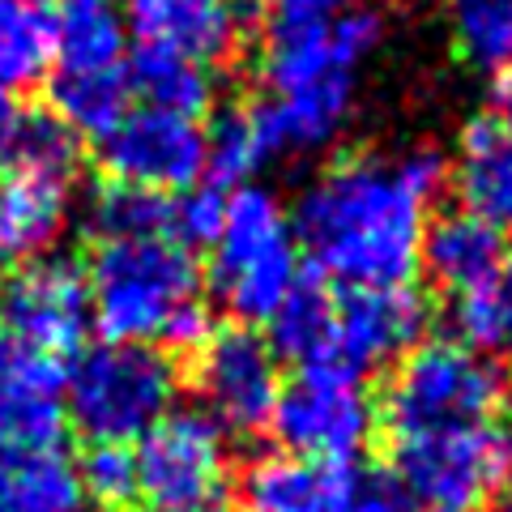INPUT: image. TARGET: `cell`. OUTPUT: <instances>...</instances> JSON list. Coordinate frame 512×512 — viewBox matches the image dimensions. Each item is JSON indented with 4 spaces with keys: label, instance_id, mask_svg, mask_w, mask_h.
Returning a JSON list of instances; mask_svg holds the SVG:
<instances>
[{
    "label": "cell",
    "instance_id": "18",
    "mask_svg": "<svg viewBox=\"0 0 512 512\" xmlns=\"http://www.w3.org/2000/svg\"><path fill=\"white\" fill-rule=\"evenodd\" d=\"M419 261L427 265V274L440 286L466 295L474 286H483L487 278H495V269L508 261V252H504L500 231L483 227V222L470 214H448L423 231Z\"/></svg>",
    "mask_w": 512,
    "mask_h": 512
},
{
    "label": "cell",
    "instance_id": "9",
    "mask_svg": "<svg viewBox=\"0 0 512 512\" xmlns=\"http://www.w3.org/2000/svg\"><path fill=\"white\" fill-rule=\"evenodd\" d=\"M103 171L111 184L146 192H188L205 180V133L197 120L137 107L103 137Z\"/></svg>",
    "mask_w": 512,
    "mask_h": 512
},
{
    "label": "cell",
    "instance_id": "28",
    "mask_svg": "<svg viewBox=\"0 0 512 512\" xmlns=\"http://www.w3.org/2000/svg\"><path fill=\"white\" fill-rule=\"evenodd\" d=\"M453 39L474 69H504L512 56V0H448Z\"/></svg>",
    "mask_w": 512,
    "mask_h": 512
},
{
    "label": "cell",
    "instance_id": "37",
    "mask_svg": "<svg viewBox=\"0 0 512 512\" xmlns=\"http://www.w3.org/2000/svg\"><path fill=\"white\" fill-rule=\"evenodd\" d=\"M150 512H167V508H150Z\"/></svg>",
    "mask_w": 512,
    "mask_h": 512
},
{
    "label": "cell",
    "instance_id": "5",
    "mask_svg": "<svg viewBox=\"0 0 512 512\" xmlns=\"http://www.w3.org/2000/svg\"><path fill=\"white\" fill-rule=\"evenodd\" d=\"M299 282V244L274 192L239 184L214 239L210 286L244 325H269L278 303Z\"/></svg>",
    "mask_w": 512,
    "mask_h": 512
},
{
    "label": "cell",
    "instance_id": "2",
    "mask_svg": "<svg viewBox=\"0 0 512 512\" xmlns=\"http://www.w3.org/2000/svg\"><path fill=\"white\" fill-rule=\"evenodd\" d=\"M90 325L103 342L150 346L167 320L201 299V269L184 244L158 239H107L90 261Z\"/></svg>",
    "mask_w": 512,
    "mask_h": 512
},
{
    "label": "cell",
    "instance_id": "32",
    "mask_svg": "<svg viewBox=\"0 0 512 512\" xmlns=\"http://www.w3.org/2000/svg\"><path fill=\"white\" fill-rule=\"evenodd\" d=\"M227 218V201L218 197V188H188L180 201L171 205V239L192 248H214V239Z\"/></svg>",
    "mask_w": 512,
    "mask_h": 512
},
{
    "label": "cell",
    "instance_id": "1",
    "mask_svg": "<svg viewBox=\"0 0 512 512\" xmlns=\"http://www.w3.org/2000/svg\"><path fill=\"white\" fill-rule=\"evenodd\" d=\"M444 175L436 150H414L402 163L346 158L299 197L295 244L350 291L402 286L419 269L427 201L444 188Z\"/></svg>",
    "mask_w": 512,
    "mask_h": 512
},
{
    "label": "cell",
    "instance_id": "12",
    "mask_svg": "<svg viewBox=\"0 0 512 512\" xmlns=\"http://www.w3.org/2000/svg\"><path fill=\"white\" fill-rule=\"evenodd\" d=\"M431 320V303L402 286H367L350 291L338 303V342H333V363L363 376L367 367H384L393 359H406L423 342Z\"/></svg>",
    "mask_w": 512,
    "mask_h": 512
},
{
    "label": "cell",
    "instance_id": "25",
    "mask_svg": "<svg viewBox=\"0 0 512 512\" xmlns=\"http://www.w3.org/2000/svg\"><path fill=\"white\" fill-rule=\"evenodd\" d=\"M52 111L77 137H107L128 111V77L124 69L103 73H56L52 77Z\"/></svg>",
    "mask_w": 512,
    "mask_h": 512
},
{
    "label": "cell",
    "instance_id": "15",
    "mask_svg": "<svg viewBox=\"0 0 512 512\" xmlns=\"http://www.w3.org/2000/svg\"><path fill=\"white\" fill-rule=\"evenodd\" d=\"M124 22L146 43L175 47L192 60H222L244 35V13L231 0H124Z\"/></svg>",
    "mask_w": 512,
    "mask_h": 512
},
{
    "label": "cell",
    "instance_id": "34",
    "mask_svg": "<svg viewBox=\"0 0 512 512\" xmlns=\"http://www.w3.org/2000/svg\"><path fill=\"white\" fill-rule=\"evenodd\" d=\"M346 0H274V26H329Z\"/></svg>",
    "mask_w": 512,
    "mask_h": 512
},
{
    "label": "cell",
    "instance_id": "35",
    "mask_svg": "<svg viewBox=\"0 0 512 512\" xmlns=\"http://www.w3.org/2000/svg\"><path fill=\"white\" fill-rule=\"evenodd\" d=\"M495 116H508L512 120V56L504 64V77L495 82Z\"/></svg>",
    "mask_w": 512,
    "mask_h": 512
},
{
    "label": "cell",
    "instance_id": "19",
    "mask_svg": "<svg viewBox=\"0 0 512 512\" xmlns=\"http://www.w3.org/2000/svg\"><path fill=\"white\" fill-rule=\"evenodd\" d=\"M77 158H82V137L52 107L26 99L0 103V163L5 167L69 180Z\"/></svg>",
    "mask_w": 512,
    "mask_h": 512
},
{
    "label": "cell",
    "instance_id": "21",
    "mask_svg": "<svg viewBox=\"0 0 512 512\" xmlns=\"http://www.w3.org/2000/svg\"><path fill=\"white\" fill-rule=\"evenodd\" d=\"M124 77H128V94H141V107H154V111H171V116H184V120H197L210 111L214 103V77L201 60H192L175 47L163 43H141L133 56L124 64Z\"/></svg>",
    "mask_w": 512,
    "mask_h": 512
},
{
    "label": "cell",
    "instance_id": "24",
    "mask_svg": "<svg viewBox=\"0 0 512 512\" xmlns=\"http://www.w3.org/2000/svg\"><path fill=\"white\" fill-rule=\"evenodd\" d=\"M52 69V13L35 0H0V103H18Z\"/></svg>",
    "mask_w": 512,
    "mask_h": 512
},
{
    "label": "cell",
    "instance_id": "6",
    "mask_svg": "<svg viewBox=\"0 0 512 512\" xmlns=\"http://www.w3.org/2000/svg\"><path fill=\"white\" fill-rule=\"evenodd\" d=\"M274 440L286 457L316 461V466H350L376 431V406L363 380L342 363H312L278 393Z\"/></svg>",
    "mask_w": 512,
    "mask_h": 512
},
{
    "label": "cell",
    "instance_id": "33",
    "mask_svg": "<svg viewBox=\"0 0 512 512\" xmlns=\"http://www.w3.org/2000/svg\"><path fill=\"white\" fill-rule=\"evenodd\" d=\"M210 338H214V320H210V308L197 299V303H188V308H180L167 320V329H163L158 342H167L175 355H201Z\"/></svg>",
    "mask_w": 512,
    "mask_h": 512
},
{
    "label": "cell",
    "instance_id": "39",
    "mask_svg": "<svg viewBox=\"0 0 512 512\" xmlns=\"http://www.w3.org/2000/svg\"><path fill=\"white\" fill-rule=\"evenodd\" d=\"M35 5H43V0H35Z\"/></svg>",
    "mask_w": 512,
    "mask_h": 512
},
{
    "label": "cell",
    "instance_id": "7",
    "mask_svg": "<svg viewBox=\"0 0 512 512\" xmlns=\"http://www.w3.org/2000/svg\"><path fill=\"white\" fill-rule=\"evenodd\" d=\"M397 478L431 512H474L512 483V431L495 423L397 440Z\"/></svg>",
    "mask_w": 512,
    "mask_h": 512
},
{
    "label": "cell",
    "instance_id": "23",
    "mask_svg": "<svg viewBox=\"0 0 512 512\" xmlns=\"http://www.w3.org/2000/svg\"><path fill=\"white\" fill-rule=\"evenodd\" d=\"M269 350L274 355L295 359L299 367L329 363L333 342H338V303L325 291V282L303 278L291 286V295L278 303V312L269 316Z\"/></svg>",
    "mask_w": 512,
    "mask_h": 512
},
{
    "label": "cell",
    "instance_id": "26",
    "mask_svg": "<svg viewBox=\"0 0 512 512\" xmlns=\"http://www.w3.org/2000/svg\"><path fill=\"white\" fill-rule=\"evenodd\" d=\"M453 325L461 346L512 363V256L495 269V278L457 295Z\"/></svg>",
    "mask_w": 512,
    "mask_h": 512
},
{
    "label": "cell",
    "instance_id": "4",
    "mask_svg": "<svg viewBox=\"0 0 512 512\" xmlns=\"http://www.w3.org/2000/svg\"><path fill=\"white\" fill-rule=\"evenodd\" d=\"M504 389V372L478 350L453 338L419 342L397 363L380 414L393 440L436 436V431L491 423V414L504 402Z\"/></svg>",
    "mask_w": 512,
    "mask_h": 512
},
{
    "label": "cell",
    "instance_id": "31",
    "mask_svg": "<svg viewBox=\"0 0 512 512\" xmlns=\"http://www.w3.org/2000/svg\"><path fill=\"white\" fill-rule=\"evenodd\" d=\"M77 478H82V495L103 508H124L137 500V461L128 444H90Z\"/></svg>",
    "mask_w": 512,
    "mask_h": 512
},
{
    "label": "cell",
    "instance_id": "36",
    "mask_svg": "<svg viewBox=\"0 0 512 512\" xmlns=\"http://www.w3.org/2000/svg\"><path fill=\"white\" fill-rule=\"evenodd\" d=\"M5 286H9V278H5V256H0V299H5Z\"/></svg>",
    "mask_w": 512,
    "mask_h": 512
},
{
    "label": "cell",
    "instance_id": "16",
    "mask_svg": "<svg viewBox=\"0 0 512 512\" xmlns=\"http://www.w3.org/2000/svg\"><path fill=\"white\" fill-rule=\"evenodd\" d=\"M69 218V180L9 171L0 180V256L35 261L60 239Z\"/></svg>",
    "mask_w": 512,
    "mask_h": 512
},
{
    "label": "cell",
    "instance_id": "10",
    "mask_svg": "<svg viewBox=\"0 0 512 512\" xmlns=\"http://www.w3.org/2000/svg\"><path fill=\"white\" fill-rule=\"evenodd\" d=\"M197 384L218 431L256 436L274 419L282 393L278 355L252 329H222L197 355Z\"/></svg>",
    "mask_w": 512,
    "mask_h": 512
},
{
    "label": "cell",
    "instance_id": "30",
    "mask_svg": "<svg viewBox=\"0 0 512 512\" xmlns=\"http://www.w3.org/2000/svg\"><path fill=\"white\" fill-rule=\"evenodd\" d=\"M333 512H423V508L397 474L355 466V461H350V466H338Z\"/></svg>",
    "mask_w": 512,
    "mask_h": 512
},
{
    "label": "cell",
    "instance_id": "38",
    "mask_svg": "<svg viewBox=\"0 0 512 512\" xmlns=\"http://www.w3.org/2000/svg\"><path fill=\"white\" fill-rule=\"evenodd\" d=\"M504 512H512V500H508V508H504Z\"/></svg>",
    "mask_w": 512,
    "mask_h": 512
},
{
    "label": "cell",
    "instance_id": "29",
    "mask_svg": "<svg viewBox=\"0 0 512 512\" xmlns=\"http://www.w3.org/2000/svg\"><path fill=\"white\" fill-rule=\"evenodd\" d=\"M261 163L265 154L252 133L248 111H222L205 133V175H214L218 184H244Z\"/></svg>",
    "mask_w": 512,
    "mask_h": 512
},
{
    "label": "cell",
    "instance_id": "14",
    "mask_svg": "<svg viewBox=\"0 0 512 512\" xmlns=\"http://www.w3.org/2000/svg\"><path fill=\"white\" fill-rule=\"evenodd\" d=\"M453 188L461 214L478 218L491 231H512V120L478 116L461 133V150L453 163Z\"/></svg>",
    "mask_w": 512,
    "mask_h": 512
},
{
    "label": "cell",
    "instance_id": "20",
    "mask_svg": "<svg viewBox=\"0 0 512 512\" xmlns=\"http://www.w3.org/2000/svg\"><path fill=\"white\" fill-rule=\"evenodd\" d=\"M338 466H316L286 453L256 457L239 474V504L244 512H333Z\"/></svg>",
    "mask_w": 512,
    "mask_h": 512
},
{
    "label": "cell",
    "instance_id": "3",
    "mask_svg": "<svg viewBox=\"0 0 512 512\" xmlns=\"http://www.w3.org/2000/svg\"><path fill=\"white\" fill-rule=\"evenodd\" d=\"M175 363L154 346L103 342L64 372V423L90 444H128L167 419L175 402Z\"/></svg>",
    "mask_w": 512,
    "mask_h": 512
},
{
    "label": "cell",
    "instance_id": "13",
    "mask_svg": "<svg viewBox=\"0 0 512 512\" xmlns=\"http://www.w3.org/2000/svg\"><path fill=\"white\" fill-rule=\"evenodd\" d=\"M64 431V367L18 342H0V448H56Z\"/></svg>",
    "mask_w": 512,
    "mask_h": 512
},
{
    "label": "cell",
    "instance_id": "27",
    "mask_svg": "<svg viewBox=\"0 0 512 512\" xmlns=\"http://www.w3.org/2000/svg\"><path fill=\"white\" fill-rule=\"evenodd\" d=\"M171 197L128 184H107L90 205V231L103 239H158L171 235Z\"/></svg>",
    "mask_w": 512,
    "mask_h": 512
},
{
    "label": "cell",
    "instance_id": "17",
    "mask_svg": "<svg viewBox=\"0 0 512 512\" xmlns=\"http://www.w3.org/2000/svg\"><path fill=\"white\" fill-rule=\"evenodd\" d=\"M124 30L120 0H60L52 13L56 73L124 69Z\"/></svg>",
    "mask_w": 512,
    "mask_h": 512
},
{
    "label": "cell",
    "instance_id": "8",
    "mask_svg": "<svg viewBox=\"0 0 512 512\" xmlns=\"http://www.w3.org/2000/svg\"><path fill=\"white\" fill-rule=\"evenodd\" d=\"M137 495L167 512H205L227 495V444L210 414L171 410L137 444Z\"/></svg>",
    "mask_w": 512,
    "mask_h": 512
},
{
    "label": "cell",
    "instance_id": "11",
    "mask_svg": "<svg viewBox=\"0 0 512 512\" xmlns=\"http://www.w3.org/2000/svg\"><path fill=\"white\" fill-rule=\"evenodd\" d=\"M5 333L9 342L30 346L39 355H73L90 329V291L86 278L69 261H30L5 286Z\"/></svg>",
    "mask_w": 512,
    "mask_h": 512
},
{
    "label": "cell",
    "instance_id": "22",
    "mask_svg": "<svg viewBox=\"0 0 512 512\" xmlns=\"http://www.w3.org/2000/svg\"><path fill=\"white\" fill-rule=\"evenodd\" d=\"M82 478L60 448H0V512H82Z\"/></svg>",
    "mask_w": 512,
    "mask_h": 512
}]
</instances>
